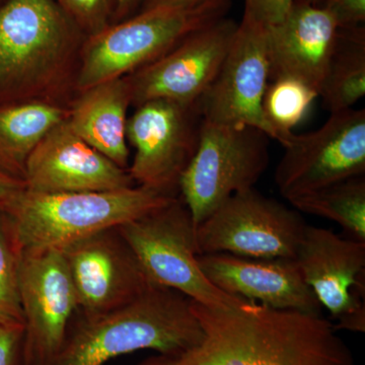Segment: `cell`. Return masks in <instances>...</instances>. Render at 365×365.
Instances as JSON below:
<instances>
[{
	"label": "cell",
	"mask_w": 365,
	"mask_h": 365,
	"mask_svg": "<svg viewBox=\"0 0 365 365\" xmlns=\"http://www.w3.org/2000/svg\"><path fill=\"white\" fill-rule=\"evenodd\" d=\"M2 1H4V0H0V4H1Z\"/></svg>",
	"instance_id": "obj_33"
},
{
	"label": "cell",
	"mask_w": 365,
	"mask_h": 365,
	"mask_svg": "<svg viewBox=\"0 0 365 365\" xmlns=\"http://www.w3.org/2000/svg\"><path fill=\"white\" fill-rule=\"evenodd\" d=\"M232 0L192 7H153L91 35L78 85L88 90L143 68L204 26L225 18Z\"/></svg>",
	"instance_id": "obj_4"
},
{
	"label": "cell",
	"mask_w": 365,
	"mask_h": 365,
	"mask_svg": "<svg viewBox=\"0 0 365 365\" xmlns=\"http://www.w3.org/2000/svg\"><path fill=\"white\" fill-rule=\"evenodd\" d=\"M61 251L83 317L126 306L155 284L118 227L73 242Z\"/></svg>",
	"instance_id": "obj_15"
},
{
	"label": "cell",
	"mask_w": 365,
	"mask_h": 365,
	"mask_svg": "<svg viewBox=\"0 0 365 365\" xmlns=\"http://www.w3.org/2000/svg\"><path fill=\"white\" fill-rule=\"evenodd\" d=\"M143 0H117L113 21L119 23L138 13Z\"/></svg>",
	"instance_id": "obj_30"
},
{
	"label": "cell",
	"mask_w": 365,
	"mask_h": 365,
	"mask_svg": "<svg viewBox=\"0 0 365 365\" xmlns=\"http://www.w3.org/2000/svg\"><path fill=\"white\" fill-rule=\"evenodd\" d=\"M294 260L335 330L364 333L365 242L307 225Z\"/></svg>",
	"instance_id": "obj_13"
},
{
	"label": "cell",
	"mask_w": 365,
	"mask_h": 365,
	"mask_svg": "<svg viewBox=\"0 0 365 365\" xmlns=\"http://www.w3.org/2000/svg\"><path fill=\"white\" fill-rule=\"evenodd\" d=\"M203 337L191 299L170 288L153 284L126 306L83 317L50 365H105L141 350L176 354Z\"/></svg>",
	"instance_id": "obj_2"
},
{
	"label": "cell",
	"mask_w": 365,
	"mask_h": 365,
	"mask_svg": "<svg viewBox=\"0 0 365 365\" xmlns=\"http://www.w3.org/2000/svg\"><path fill=\"white\" fill-rule=\"evenodd\" d=\"M23 338L24 327L0 326V365H16Z\"/></svg>",
	"instance_id": "obj_28"
},
{
	"label": "cell",
	"mask_w": 365,
	"mask_h": 365,
	"mask_svg": "<svg viewBox=\"0 0 365 365\" xmlns=\"http://www.w3.org/2000/svg\"><path fill=\"white\" fill-rule=\"evenodd\" d=\"M269 81L267 28L244 16L217 76L199 101L202 119L254 127L276 140L263 110Z\"/></svg>",
	"instance_id": "obj_11"
},
{
	"label": "cell",
	"mask_w": 365,
	"mask_h": 365,
	"mask_svg": "<svg viewBox=\"0 0 365 365\" xmlns=\"http://www.w3.org/2000/svg\"><path fill=\"white\" fill-rule=\"evenodd\" d=\"M198 105L153 100L138 106L127 120V139L135 155L128 173L138 186L174 197L182 173L193 158L200 135Z\"/></svg>",
	"instance_id": "obj_10"
},
{
	"label": "cell",
	"mask_w": 365,
	"mask_h": 365,
	"mask_svg": "<svg viewBox=\"0 0 365 365\" xmlns=\"http://www.w3.org/2000/svg\"><path fill=\"white\" fill-rule=\"evenodd\" d=\"M297 210L338 223L349 239L365 242V179L349 178L288 201Z\"/></svg>",
	"instance_id": "obj_22"
},
{
	"label": "cell",
	"mask_w": 365,
	"mask_h": 365,
	"mask_svg": "<svg viewBox=\"0 0 365 365\" xmlns=\"http://www.w3.org/2000/svg\"><path fill=\"white\" fill-rule=\"evenodd\" d=\"M192 309L202 327L200 342L139 365H355L351 350L321 314L250 300L232 309L192 302Z\"/></svg>",
	"instance_id": "obj_1"
},
{
	"label": "cell",
	"mask_w": 365,
	"mask_h": 365,
	"mask_svg": "<svg viewBox=\"0 0 365 365\" xmlns=\"http://www.w3.org/2000/svg\"><path fill=\"white\" fill-rule=\"evenodd\" d=\"M318 98V91L299 79L279 78L269 81L263 100L264 114L281 145L289 141L292 129L304 120Z\"/></svg>",
	"instance_id": "obj_23"
},
{
	"label": "cell",
	"mask_w": 365,
	"mask_h": 365,
	"mask_svg": "<svg viewBox=\"0 0 365 365\" xmlns=\"http://www.w3.org/2000/svg\"><path fill=\"white\" fill-rule=\"evenodd\" d=\"M64 121V113L44 103H0V169L23 179L29 155L53 128Z\"/></svg>",
	"instance_id": "obj_20"
},
{
	"label": "cell",
	"mask_w": 365,
	"mask_h": 365,
	"mask_svg": "<svg viewBox=\"0 0 365 365\" xmlns=\"http://www.w3.org/2000/svg\"><path fill=\"white\" fill-rule=\"evenodd\" d=\"M268 138L254 127L202 120L195 153L179 181L195 227L230 197L255 188L267 170Z\"/></svg>",
	"instance_id": "obj_6"
},
{
	"label": "cell",
	"mask_w": 365,
	"mask_h": 365,
	"mask_svg": "<svg viewBox=\"0 0 365 365\" xmlns=\"http://www.w3.org/2000/svg\"><path fill=\"white\" fill-rule=\"evenodd\" d=\"M74 26L55 0L0 4V103L18 100L33 76L61 53Z\"/></svg>",
	"instance_id": "obj_12"
},
{
	"label": "cell",
	"mask_w": 365,
	"mask_h": 365,
	"mask_svg": "<svg viewBox=\"0 0 365 365\" xmlns=\"http://www.w3.org/2000/svg\"><path fill=\"white\" fill-rule=\"evenodd\" d=\"M174 198L141 186L64 193L24 189L4 212L21 250H62L148 215Z\"/></svg>",
	"instance_id": "obj_3"
},
{
	"label": "cell",
	"mask_w": 365,
	"mask_h": 365,
	"mask_svg": "<svg viewBox=\"0 0 365 365\" xmlns=\"http://www.w3.org/2000/svg\"><path fill=\"white\" fill-rule=\"evenodd\" d=\"M326 1L327 0H294V2H302L314 6H323Z\"/></svg>",
	"instance_id": "obj_32"
},
{
	"label": "cell",
	"mask_w": 365,
	"mask_h": 365,
	"mask_svg": "<svg viewBox=\"0 0 365 365\" xmlns=\"http://www.w3.org/2000/svg\"><path fill=\"white\" fill-rule=\"evenodd\" d=\"M130 102L129 81L113 79L86 90L67 121L86 143L125 170L129 158L126 114Z\"/></svg>",
	"instance_id": "obj_19"
},
{
	"label": "cell",
	"mask_w": 365,
	"mask_h": 365,
	"mask_svg": "<svg viewBox=\"0 0 365 365\" xmlns=\"http://www.w3.org/2000/svg\"><path fill=\"white\" fill-rule=\"evenodd\" d=\"M322 7L330 14L339 30L364 26L365 0H327Z\"/></svg>",
	"instance_id": "obj_27"
},
{
	"label": "cell",
	"mask_w": 365,
	"mask_h": 365,
	"mask_svg": "<svg viewBox=\"0 0 365 365\" xmlns=\"http://www.w3.org/2000/svg\"><path fill=\"white\" fill-rule=\"evenodd\" d=\"M283 148L275 182L287 201L334 182L364 176L365 110L331 113L319 129L292 134Z\"/></svg>",
	"instance_id": "obj_8"
},
{
	"label": "cell",
	"mask_w": 365,
	"mask_h": 365,
	"mask_svg": "<svg viewBox=\"0 0 365 365\" xmlns=\"http://www.w3.org/2000/svg\"><path fill=\"white\" fill-rule=\"evenodd\" d=\"M307 225L299 211L252 188L230 197L197 225V252L294 259Z\"/></svg>",
	"instance_id": "obj_7"
},
{
	"label": "cell",
	"mask_w": 365,
	"mask_h": 365,
	"mask_svg": "<svg viewBox=\"0 0 365 365\" xmlns=\"http://www.w3.org/2000/svg\"><path fill=\"white\" fill-rule=\"evenodd\" d=\"M294 4V0H245L244 16L268 28L284 20Z\"/></svg>",
	"instance_id": "obj_26"
},
{
	"label": "cell",
	"mask_w": 365,
	"mask_h": 365,
	"mask_svg": "<svg viewBox=\"0 0 365 365\" xmlns=\"http://www.w3.org/2000/svg\"><path fill=\"white\" fill-rule=\"evenodd\" d=\"M20 297L25 365H50L63 346L78 299L61 250H21Z\"/></svg>",
	"instance_id": "obj_9"
},
{
	"label": "cell",
	"mask_w": 365,
	"mask_h": 365,
	"mask_svg": "<svg viewBox=\"0 0 365 365\" xmlns=\"http://www.w3.org/2000/svg\"><path fill=\"white\" fill-rule=\"evenodd\" d=\"M26 189L39 193L115 191L134 187L122 169L86 143L63 121L29 155L24 168Z\"/></svg>",
	"instance_id": "obj_16"
},
{
	"label": "cell",
	"mask_w": 365,
	"mask_h": 365,
	"mask_svg": "<svg viewBox=\"0 0 365 365\" xmlns=\"http://www.w3.org/2000/svg\"><path fill=\"white\" fill-rule=\"evenodd\" d=\"M364 95V26L339 30L319 97L331 114L352 109Z\"/></svg>",
	"instance_id": "obj_21"
},
{
	"label": "cell",
	"mask_w": 365,
	"mask_h": 365,
	"mask_svg": "<svg viewBox=\"0 0 365 365\" xmlns=\"http://www.w3.org/2000/svg\"><path fill=\"white\" fill-rule=\"evenodd\" d=\"M211 0H143L141 4V11L153 9V7H192L205 4Z\"/></svg>",
	"instance_id": "obj_31"
},
{
	"label": "cell",
	"mask_w": 365,
	"mask_h": 365,
	"mask_svg": "<svg viewBox=\"0 0 365 365\" xmlns=\"http://www.w3.org/2000/svg\"><path fill=\"white\" fill-rule=\"evenodd\" d=\"M338 34L324 7L294 2L284 20L267 28L270 81L299 79L319 93Z\"/></svg>",
	"instance_id": "obj_18"
},
{
	"label": "cell",
	"mask_w": 365,
	"mask_h": 365,
	"mask_svg": "<svg viewBox=\"0 0 365 365\" xmlns=\"http://www.w3.org/2000/svg\"><path fill=\"white\" fill-rule=\"evenodd\" d=\"M21 254L11 220L0 210V326L25 328L20 297Z\"/></svg>",
	"instance_id": "obj_24"
},
{
	"label": "cell",
	"mask_w": 365,
	"mask_h": 365,
	"mask_svg": "<svg viewBox=\"0 0 365 365\" xmlns=\"http://www.w3.org/2000/svg\"><path fill=\"white\" fill-rule=\"evenodd\" d=\"M199 267L218 289L276 309L321 314L322 307L294 259L199 255Z\"/></svg>",
	"instance_id": "obj_17"
},
{
	"label": "cell",
	"mask_w": 365,
	"mask_h": 365,
	"mask_svg": "<svg viewBox=\"0 0 365 365\" xmlns=\"http://www.w3.org/2000/svg\"><path fill=\"white\" fill-rule=\"evenodd\" d=\"M239 23L225 18L192 34L162 57L138 69L130 83L131 102L165 100L198 105L227 57Z\"/></svg>",
	"instance_id": "obj_14"
},
{
	"label": "cell",
	"mask_w": 365,
	"mask_h": 365,
	"mask_svg": "<svg viewBox=\"0 0 365 365\" xmlns=\"http://www.w3.org/2000/svg\"><path fill=\"white\" fill-rule=\"evenodd\" d=\"M118 230L155 284L216 309H232L246 302L218 289L199 267L196 227L182 200L174 198Z\"/></svg>",
	"instance_id": "obj_5"
},
{
	"label": "cell",
	"mask_w": 365,
	"mask_h": 365,
	"mask_svg": "<svg viewBox=\"0 0 365 365\" xmlns=\"http://www.w3.org/2000/svg\"><path fill=\"white\" fill-rule=\"evenodd\" d=\"M24 189L26 184L23 179L0 169V210L4 211Z\"/></svg>",
	"instance_id": "obj_29"
},
{
	"label": "cell",
	"mask_w": 365,
	"mask_h": 365,
	"mask_svg": "<svg viewBox=\"0 0 365 365\" xmlns=\"http://www.w3.org/2000/svg\"><path fill=\"white\" fill-rule=\"evenodd\" d=\"M60 9L78 28L93 35L109 25L117 0H55Z\"/></svg>",
	"instance_id": "obj_25"
}]
</instances>
